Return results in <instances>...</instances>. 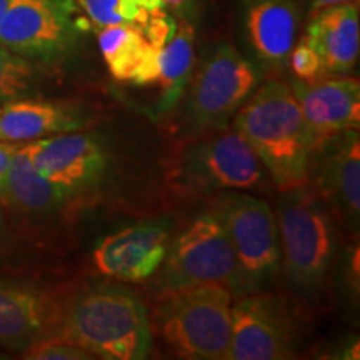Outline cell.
<instances>
[{
	"label": "cell",
	"instance_id": "1",
	"mask_svg": "<svg viewBox=\"0 0 360 360\" xmlns=\"http://www.w3.org/2000/svg\"><path fill=\"white\" fill-rule=\"evenodd\" d=\"M147 309L134 290L119 285L89 287L58 309L45 335L105 360L146 359L152 344Z\"/></svg>",
	"mask_w": 360,
	"mask_h": 360
},
{
	"label": "cell",
	"instance_id": "2",
	"mask_svg": "<svg viewBox=\"0 0 360 360\" xmlns=\"http://www.w3.org/2000/svg\"><path fill=\"white\" fill-rule=\"evenodd\" d=\"M233 129L244 137L278 191L309 182L312 146L290 84L269 80L236 112Z\"/></svg>",
	"mask_w": 360,
	"mask_h": 360
},
{
	"label": "cell",
	"instance_id": "3",
	"mask_svg": "<svg viewBox=\"0 0 360 360\" xmlns=\"http://www.w3.org/2000/svg\"><path fill=\"white\" fill-rule=\"evenodd\" d=\"M276 219L285 277L300 294L317 295L326 289L335 252L330 207L307 182L282 191Z\"/></svg>",
	"mask_w": 360,
	"mask_h": 360
},
{
	"label": "cell",
	"instance_id": "4",
	"mask_svg": "<svg viewBox=\"0 0 360 360\" xmlns=\"http://www.w3.org/2000/svg\"><path fill=\"white\" fill-rule=\"evenodd\" d=\"M232 302V292L217 283L169 292L157 309L162 339L177 357L227 360Z\"/></svg>",
	"mask_w": 360,
	"mask_h": 360
},
{
	"label": "cell",
	"instance_id": "5",
	"mask_svg": "<svg viewBox=\"0 0 360 360\" xmlns=\"http://www.w3.org/2000/svg\"><path fill=\"white\" fill-rule=\"evenodd\" d=\"M214 212L219 215L236 254L237 295L265 289L282 270L276 214L267 202L242 192L220 197Z\"/></svg>",
	"mask_w": 360,
	"mask_h": 360
},
{
	"label": "cell",
	"instance_id": "6",
	"mask_svg": "<svg viewBox=\"0 0 360 360\" xmlns=\"http://www.w3.org/2000/svg\"><path fill=\"white\" fill-rule=\"evenodd\" d=\"M160 290L217 283L237 295V260L219 215L214 212L197 217L172 244L160 265Z\"/></svg>",
	"mask_w": 360,
	"mask_h": 360
},
{
	"label": "cell",
	"instance_id": "7",
	"mask_svg": "<svg viewBox=\"0 0 360 360\" xmlns=\"http://www.w3.org/2000/svg\"><path fill=\"white\" fill-rule=\"evenodd\" d=\"M260 79L259 67L236 47H215L192 79L187 102L192 124L199 129H225L259 87Z\"/></svg>",
	"mask_w": 360,
	"mask_h": 360
},
{
	"label": "cell",
	"instance_id": "8",
	"mask_svg": "<svg viewBox=\"0 0 360 360\" xmlns=\"http://www.w3.org/2000/svg\"><path fill=\"white\" fill-rule=\"evenodd\" d=\"M297 323L282 297L249 292L233 297L227 360H282L295 354Z\"/></svg>",
	"mask_w": 360,
	"mask_h": 360
},
{
	"label": "cell",
	"instance_id": "9",
	"mask_svg": "<svg viewBox=\"0 0 360 360\" xmlns=\"http://www.w3.org/2000/svg\"><path fill=\"white\" fill-rule=\"evenodd\" d=\"M72 11V0H12L0 22V47L27 60H58L77 42Z\"/></svg>",
	"mask_w": 360,
	"mask_h": 360
},
{
	"label": "cell",
	"instance_id": "10",
	"mask_svg": "<svg viewBox=\"0 0 360 360\" xmlns=\"http://www.w3.org/2000/svg\"><path fill=\"white\" fill-rule=\"evenodd\" d=\"M177 170L180 180L195 188L249 191L265 180L262 162L236 129H220L193 143L180 157Z\"/></svg>",
	"mask_w": 360,
	"mask_h": 360
},
{
	"label": "cell",
	"instance_id": "11",
	"mask_svg": "<svg viewBox=\"0 0 360 360\" xmlns=\"http://www.w3.org/2000/svg\"><path fill=\"white\" fill-rule=\"evenodd\" d=\"M39 174L75 193L98 186L109 170V154L94 134L67 132L25 143Z\"/></svg>",
	"mask_w": 360,
	"mask_h": 360
},
{
	"label": "cell",
	"instance_id": "12",
	"mask_svg": "<svg viewBox=\"0 0 360 360\" xmlns=\"http://www.w3.org/2000/svg\"><path fill=\"white\" fill-rule=\"evenodd\" d=\"M330 210L359 224L360 214V142L359 130H347L328 139L312 154L309 179Z\"/></svg>",
	"mask_w": 360,
	"mask_h": 360
},
{
	"label": "cell",
	"instance_id": "13",
	"mask_svg": "<svg viewBox=\"0 0 360 360\" xmlns=\"http://www.w3.org/2000/svg\"><path fill=\"white\" fill-rule=\"evenodd\" d=\"M290 87L302 112L312 154L328 139L347 130H359L360 84L357 79H322L314 84L294 79Z\"/></svg>",
	"mask_w": 360,
	"mask_h": 360
},
{
	"label": "cell",
	"instance_id": "14",
	"mask_svg": "<svg viewBox=\"0 0 360 360\" xmlns=\"http://www.w3.org/2000/svg\"><path fill=\"white\" fill-rule=\"evenodd\" d=\"M242 30L259 70L277 74L297 44L300 8L297 0H242Z\"/></svg>",
	"mask_w": 360,
	"mask_h": 360
},
{
	"label": "cell",
	"instance_id": "15",
	"mask_svg": "<svg viewBox=\"0 0 360 360\" xmlns=\"http://www.w3.org/2000/svg\"><path fill=\"white\" fill-rule=\"evenodd\" d=\"M169 232L159 224H141L102 238L94 264L103 276L120 282H142L164 264Z\"/></svg>",
	"mask_w": 360,
	"mask_h": 360
},
{
	"label": "cell",
	"instance_id": "16",
	"mask_svg": "<svg viewBox=\"0 0 360 360\" xmlns=\"http://www.w3.org/2000/svg\"><path fill=\"white\" fill-rule=\"evenodd\" d=\"M58 309L49 292L24 283L0 282V345L22 352L51 330Z\"/></svg>",
	"mask_w": 360,
	"mask_h": 360
},
{
	"label": "cell",
	"instance_id": "17",
	"mask_svg": "<svg viewBox=\"0 0 360 360\" xmlns=\"http://www.w3.org/2000/svg\"><path fill=\"white\" fill-rule=\"evenodd\" d=\"M322 62L323 77L350 72L360 52L359 4L328 7L310 17L304 37Z\"/></svg>",
	"mask_w": 360,
	"mask_h": 360
},
{
	"label": "cell",
	"instance_id": "18",
	"mask_svg": "<svg viewBox=\"0 0 360 360\" xmlns=\"http://www.w3.org/2000/svg\"><path fill=\"white\" fill-rule=\"evenodd\" d=\"M85 125L84 112L64 102L11 101L0 109V141L8 143L77 132Z\"/></svg>",
	"mask_w": 360,
	"mask_h": 360
},
{
	"label": "cell",
	"instance_id": "19",
	"mask_svg": "<svg viewBox=\"0 0 360 360\" xmlns=\"http://www.w3.org/2000/svg\"><path fill=\"white\" fill-rule=\"evenodd\" d=\"M98 47L117 80H129L135 85L157 80L160 49L147 42L137 24L124 22L98 30Z\"/></svg>",
	"mask_w": 360,
	"mask_h": 360
},
{
	"label": "cell",
	"instance_id": "20",
	"mask_svg": "<svg viewBox=\"0 0 360 360\" xmlns=\"http://www.w3.org/2000/svg\"><path fill=\"white\" fill-rule=\"evenodd\" d=\"M79 193L39 174L25 146L13 150L0 200L19 212L45 214L58 210Z\"/></svg>",
	"mask_w": 360,
	"mask_h": 360
},
{
	"label": "cell",
	"instance_id": "21",
	"mask_svg": "<svg viewBox=\"0 0 360 360\" xmlns=\"http://www.w3.org/2000/svg\"><path fill=\"white\" fill-rule=\"evenodd\" d=\"M193 25L191 20L180 19L172 39L162 47L159 57V101L155 114L164 115L177 105L191 82L193 65Z\"/></svg>",
	"mask_w": 360,
	"mask_h": 360
},
{
	"label": "cell",
	"instance_id": "22",
	"mask_svg": "<svg viewBox=\"0 0 360 360\" xmlns=\"http://www.w3.org/2000/svg\"><path fill=\"white\" fill-rule=\"evenodd\" d=\"M34 67L24 57L0 47V101H17L34 87Z\"/></svg>",
	"mask_w": 360,
	"mask_h": 360
},
{
	"label": "cell",
	"instance_id": "23",
	"mask_svg": "<svg viewBox=\"0 0 360 360\" xmlns=\"http://www.w3.org/2000/svg\"><path fill=\"white\" fill-rule=\"evenodd\" d=\"M24 359L32 360H85L94 359L92 355L85 350L75 347V345L67 344V342L57 339L53 335H42L32 344H29L22 350Z\"/></svg>",
	"mask_w": 360,
	"mask_h": 360
},
{
	"label": "cell",
	"instance_id": "24",
	"mask_svg": "<svg viewBox=\"0 0 360 360\" xmlns=\"http://www.w3.org/2000/svg\"><path fill=\"white\" fill-rule=\"evenodd\" d=\"M287 62H289L290 70L295 75V79L302 80V82L314 84L326 79L322 72L321 58H319L317 52L304 39L294 45Z\"/></svg>",
	"mask_w": 360,
	"mask_h": 360
},
{
	"label": "cell",
	"instance_id": "25",
	"mask_svg": "<svg viewBox=\"0 0 360 360\" xmlns=\"http://www.w3.org/2000/svg\"><path fill=\"white\" fill-rule=\"evenodd\" d=\"M80 6L87 12L89 20L97 32L105 27L124 24L119 12V0H80Z\"/></svg>",
	"mask_w": 360,
	"mask_h": 360
},
{
	"label": "cell",
	"instance_id": "26",
	"mask_svg": "<svg viewBox=\"0 0 360 360\" xmlns=\"http://www.w3.org/2000/svg\"><path fill=\"white\" fill-rule=\"evenodd\" d=\"M162 8H165L164 0H119V12L124 22H141L150 12Z\"/></svg>",
	"mask_w": 360,
	"mask_h": 360
},
{
	"label": "cell",
	"instance_id": "27",
	"mask_svg": "<svg viewBox=\"0 0 360 360\" xmlns=\"http://www.w3.org/2000/svg\"><path fill=\"white\" fill-rule=\"evenodd\" d=\"M164 6L170 13H175L179 19L191 20L197 8V0H164Z\"/></svg>",
	"mask_w": 360,
	"mask_h": 360
},
{
	"label": "cell",
	"instance_id": "28",
	"mask_svg": "<svg viewBox=\"0 0 360 360\" xmlns=\"http://www.w3.org/2000/svg\"><path fill=\"white\" fill-rule=\"evenodd\" d=\"M15 148H17L15 143H8V142L0 141V193H2L4 182H6V177H7L8 165H11L12 154Z\"/></svg>",
	"mask_w": 360,
	"mask_h": 360
},
{
	"label": "cell",
	"instance_id": "29",
	"mask_svg": "<svg viewBox=\"0 0 360 360\" xmlns=\"http://www.w3.org/2000/svg\"><path fill=\"white\" fill-rule=\"evenodd\" d=\"M342 4H359V0H309L310 17L315 15L317 12L323 11V8L342 6Z\"/></svg>",
	"mask_w": 360,
	"mask_h": 360
},
{
	"label": "cell",
	"instance_id": "30",
	"mask_svg": "<svg viewBox=\"0 0 360 360\" xmlns=\"http://www.w3.org/2000/svg\"><path fill=\"white\" fill-rule=\"evenodd\" d=\"M12 0H0V22H2L4 15H6L8 6H11Z\"/></svg>",
	"mask_w": 360,
	"mask_h": 360
},
{
	"label": "cell",
	"instance_id": "31",
	"mask_svg": "<svg viewBox=\"0 0 360 360\" xmlns=\"http://www.w3.org/2000/svg\"><path fill=\"white\" fill-rule=\"evenodd\" d=\"M2 227H4V217L2 214H0V231H2Z\"/></svg>",
	"mask_w": 360,
	"mask_h": 360
}]
</instances>
